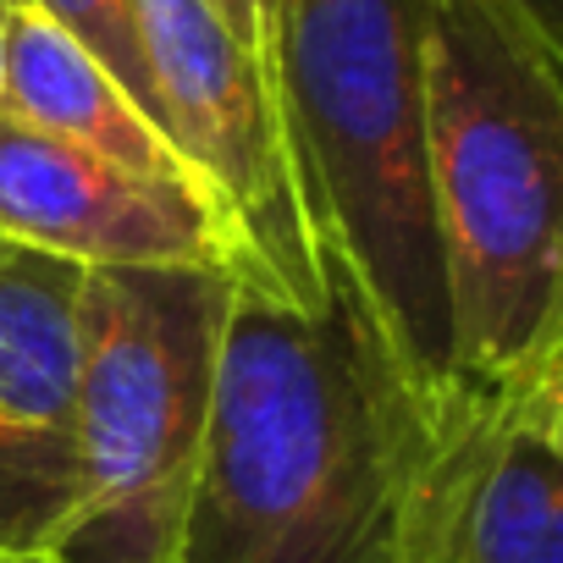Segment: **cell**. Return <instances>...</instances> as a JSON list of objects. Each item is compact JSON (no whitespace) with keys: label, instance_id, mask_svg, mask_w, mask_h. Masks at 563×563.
<instances>
[{"label":"cell","instance_id":"obj_1","mask_svg":"<svg viewBox=\"0 0 563 563\" xmlns=\"http://www.w3.org/2000/svg\"><path fill=\"white\" fill-rule=\"evenodd\" d=\"M431 404L338 260L294 310L232 276L205 448L166 563H398Z\"/></svg>","mask_w":563,"mask_h":563},{"label":"cell","instance_id":"obj_2","mask_svg":"<svg viewBox=\"0 0 563 563\" xmlns=\"http://www.w3.org/2000/svg\"><path fill=\"white\" fill-rule=\"evenodd\" d=\"M431 0H276L265 67L305 221L376 316L387 349L442 404L453 305L431 183Z\"/></svg>","mask_w":563,"mask_h":563},{"label":"cell","instance_id":"obj_3","mask_svg":"<svg viewBox=\"0 0 563 563\" xmlns=\"http://www.w3.org/2000/svg\"><path fill=\"white\" fill-rule=\"evenodd\" d=\"M453 393L519 404L563 349V78L486 0H431Z\"/></svg>","mask_w":563,"mask_h":563},{"label":"cell","instance_id":"obj_4","mask_svg":"<svg viewBox=\"0 0 563 563\" xmlns=\"http://www.w3.org/2000/svg\"><path fill=\"white\" fill-rule=\"evenodd\" d=\"M232 271H89L78 442L89 503L51 563H166L188 508Z\"/></svg>","mask_w":563,"mask_h":563},{"label":"cell","instance_id":"obj_5","mask_svg":"<svg viewBox=\"0 0 563 563\" xmlns=\"http://www.w3.org/2000/svg\"><path fill=\"white\" fill-rule=\"evenodd\" d=\"M133 18L166 139L238 238V282L294 310H316L327 299V260L282 150L265 56L216 0H133Z\"/></svg>","mask_w":563,"mask_h":563},{"label":"cell","instance_id":"obj_6","mask_svg":"<svg viewBox=\"0 0 563 563\" xmlns=\"http://www.w3.org/2000/svg\"><path fill=\"white\" fill-rule=\"evenodd\" d=\"M0 238L89 271H243L227 216L183 183L139 177L0 111Z\"/></svg>","mask_w":563,"mask_h":563},{"label":"cell","instance_id":"obj_7","mask_svg":"<svg viewBox=\"0 0 563 563\" xmlns=\"http://www.w3.org/2000/svg\"><path fill=\"white\" fill-rule=\"evenodd\" d=\"M398 563H563V453L514 404L448 393L431 404Z\"/></svg>","mask_w":563,"mask_h":563},{"label":"cell","instance_id":"obj_8","mask_svg":"<svg viewBox=\"0 0 563 563\" xmlns=\"http://www.w3.org/2000/svg\"><path fill=\"white\" fill-rule=\"evenodd\" d=\"M0 111L51 133V139H67V144H78V150H89L111 166H128L139 177H161V183H183V188L205 194V183L177 155V144L133 106V95L62 23H51L34 7V0H12V12H7Z\"/></svg>","mask_w":563,"mask_h":563},{"label":"cell","instance_id":"obj_9","mask_svg":"<svg viewBox=\"0 0 563 563\" xmlns=\"http://www.w3.org/2000/svg\"><path fill=\"white\" fill-rule=\"evenodd\" d=\"M89 265L0 238V415L78 426Z\"/></svg>","mask_w":563,"mask_h":563},{"label":"cell","instance_id":"obj_10","mask_svg":"<svg viewBox=\"0 0 563 563\" xmlns=\"http://www.w3.org/2000/svg\"><path fill=\"white\" fill-rule=\"evenodd\" d=\"M89 503L78 426H23L0 415V563L56 558Z\"/></svg>","mask_w":563,"mask_h":563},{"label":"cell","instance_id":"obj_11","mask_svg":"<svg viewBox=\"0 0 563 563\" xmlns=\"http://www.w3.org/2000/svg\"><path fill=\"white\" fill-rule=\"evenodd\" d=\"M34 7H40L51 23H62V29L133 95V106L166 133L161 106H155V84H150V62H144V45H139L133 0H34Z\"/></svg>","mask_w":563,"mask_h":563},{"label":"cell","instance_id":"obj_12","mask_svg":"<svg viewBox=\"0 0 563 563\" xmlns=\"http://www.w3.org/2000/svg\"><path fill=\"white\" fill-rule=\"evenodd\" d=\"M486 7L503 12L541 51V62L563 78V0H486Z\"/></svg>","mask_w":563,"mask_h":563},{"label":"cell","instance_id":"obj_13","mask_svg":"<svg viewBox=\"0 0 563 563\" xmlns=\"http://www.w3.org/2000/svg\"><path fill=\"white\" fill-rule=\"evenodd\" d=\"M514 409H519V415H525V420H530V426L563 453V349L552 354V365L536 376V387H530Z\"/></svg>","mask_w":563,"mask_h":563},{"label":"cell","instance_id":"obj_14","mask_svg":"<svg viewBox=\"0 0 563 563\" xmlns=\"http://www.w3.org/2000/svg\"><path fill=\"white\" fill-rule=\"evenodd\" d=\"M216 7H221V18L265 56V40H271V12H276V0H216ZM271 73V67H265Z\"/></svg>","mask_w":563,"mask_h":563},{"label":"cell","instance_id":"obj_15","mask_svg":"<svg viewBox=\"0 0 563 563\" xmlns=\"http://www.w3.org/2000/svg\"><path fill=\"white\" fill-rule=\"evenodd\" d=\"M7 12H12V0H0V45H7Z\"/></svg>","mask_w":563,"mask_h":563},{"label":"cell","instance_id":"obj_16","mask_svg":"<svg viewBox=\"0 0 563 563\" xmlns=\"http://www.w3.org/2000/svg\"><path fill=\"white\" fill-rule=\"evenodd\" d=\"M29 563H51V558H29Z\"/></svg>","mask_w":563,"mask_h":563}]
</instances>
